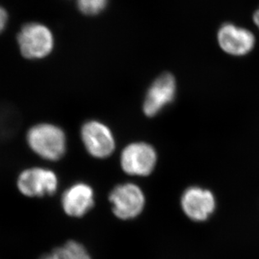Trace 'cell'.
<instances>
[{"mask_svg":"<svg viewBox=\"0 0 259 259\" xmlns=\"http://www.w3.org/2000/svg\"><path fill=\"white\" fill-rule=\"evenodd\" d=\"M26 140L32 151L46 160L57 161L66 154V135L56 125H34L28 131Z\"/></svg>","mask_w":259,"mask_h":259,"instance_id":"6da1fadb","label":"cell"},{"mask_svg":"<svg viewBox=\"0 0 259 259\" xmlns=\"http://www.w3.org/2000/svg\"><path fill=\"white\" fill-rule=\"evenodd\" d=\"M112 210L120 220H132L142 213L145 196L140 186L133 183L114 186L108 196Z\"/></svg>","mask_w":259,"mask_h":259,"instance_id":"7a4b0ae2","label":"cell"},{"mask_svg":"<svg viewBox=\"0 0 259 259\" xmlns=\"http://www.w3.org/2000/svg\"><path fill=\"white\" fill-rule=\"evenodd\" d=\"M17 40L23 57L31 60L47 57L54 47L52 31L39 23L24 25L18 34Z\"/></svg>","mask_w":259,"mask_h":259,"instance_id":"3957f363","label":"cell"},{"mask_svg":"<svg viewBox=\"0 0 259 259\" xmlns=\"http://www.w3.org/2000/svg\"><path fill=\"white\" fill-rule=\"evenodd\" d=\"M58 186V176L52 169L31 167L23 170L18 176V190L30 198L53 196Z\"/></svg>","mask_w":259,"mask_h":259,"instance_id":"277c9868","label":"cell"},{"mask_svg":"<svg viewBox=\"0 0 259 259\" xmlns=\"http://www.w3.org/2000/svg\"><path fill=\"white\" fill-rule=\"evenodd\" d=\"M157 153L154 147L144 142L132 143L125 147L120 157L124 173L132 176H148L156 165Z\"/></svg>","mask_w":259,"mask_h":259,"instance_id":"5b68a950","label":"cell"},{"mask_svg":"<svg viewBox=\"0 0 259 259\" xmlns=\"http://www.w3.org/2000/svg\"><path fill=\"white\" fill-rule=\"evenodd\" d=\"M81 138L88 154L96 159H106L115 150L113 133L98 121L87 122L81 127Z\"/></svg>","mask_w":259,"mask_h":259,"instance_id":"8992f818","label":"cell"},{"mask_svg":"<svg viewBox=\"0 0 259 259\" xmlns=\"http://www.w3.org/2000/svg\"><path fill=\"white\" fill-rule=\"evenodd\" d=\"M176 81L169 72L158 76L147 92L143 104L144 114L149 117H155L176 98Z\"/></svg>","mask_w":259,"mask_h":259,"instance_id":"52a82bcc","label":"cell"},{"mask_svg":"<svg viewBox=\"0 0 259 259\" xmlns=\"http://www.w3.org/2000/svg\"><path fill=\"white\" fill-rule=\"evenodd\" d=\"M218 42L221 49L227 54L242 57L252 52L256 39L248 29L226 23L218 30Z\"/></svg>","mask_w":259,"mask_h":259,"instance_id":"ba28073f","label":"cell"},{"mask_svg":"<svg viewBox=\"0 0 259 259\" xmlns=\"http://www.w3.org/2000/svg\"><path fill=\"white\" fill-rule=\"evenodd\" d=\"M61 204L66 215L74 218H82L94 207L95 192L90 185L76 182L64 191Z\"/></svg>","mask_w":259,"mask_h":259,"instance_id":"9c48e42d","label":"cell"},{"mask_svg":"<svg viewBox=\"0 0 259 259\" xmlns=\"http://www.w3.org/2000/svg\"><path fill=\"white\" fill-rule=\"evenodd\" d=\"M181 206L190 219L202 222L206 220L215 210V197L208 190L192 186L184 192L181 197Z\"/></svg>","mask_w":259,"mask_h":259,"instance_id":"30bf717a","label":"cell"},{"mask_svg":"<svg viewBox=\"0 0 259 259\" xmlns=\"http://www.w3.org/2000/svg\"><path fill=\"white\" fill-rule=\"evenodd\" d=\"M39 259H92L88 249L81 242L70 240L61 247L43 255Z\"/></svg>","mask_w":259,"mask_h":259,"instance_id":"8fae6325","label":"cell"},{"mask_svg":"<svg viewBox=\"0 0 259 259\" xmlns=\"http://www.w3.org/2000/svg\"><path fill=\"white\" fill-rule=\"evenodd\" d=\"M108 4V0H77L80 11L86 15H97L100 14Z\"/></svg>","mask_w":259,"mask_h":259,"instance_id":"7c38bea8","label":"cell"},{"mask_svg":"<svg viewBox=\"0 0 259 259\" xmlns=\"http://www.w3.org/2000/svg\"><path fill=\"white\" fill-rule=\"evenodd\" d=\"M8 14L4 8L0 6V33L5 29L7 25Z\"/></svg>","mask_w":259,"mask_h":259,"instance_id":"4fadbf2b","label":"cell"},{"mask_svg":"<svg viewBox=\"0 0 259 259\" xmlns=\"http://www.w3.org/2000/svg\"><path fill=\"white\" fill-rule=\"evenodd\" d=\"M252 20H253V23L256 25V26L259 29V9L253 13Z\"/></svg>","mask_w":259,"mask_h":259,"instance_id":"5bb4252c","label":"cell"}]
</instances>
